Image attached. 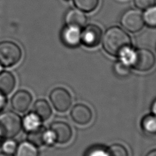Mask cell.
Instances as JSON below:
<instances>
[{
    "instance_id": "cell-3",
    "label": "cell",
    "mask_w": 156,
    "mask_h": 156,
    "mask_svg": "<svg viewBox=\"0 0 156 156\" xmlns=\"http://www.w3.org/2000/svg\"><path fill=\"white\" fill-rule=\"evenodd\" d=\"M20 47L12 41L0 42V66L10 68L16 65L22 57Z\"/></svg>"
},
{
    "instance_id": "cell-9",
    "label": "cell",
    "mask_w": 156,
    "mask_h": 156,
    "mask_svg": "<svg viewBox=\"0 0 156 156\" xmlns=\"http://www.w3.org/2000/svg\"><path fill=\"white\" fill-rule=\"evenodd\" d=\"M81 28L74 26L66 25L60 33V38L63 43L66 46L74 48L81 43Z\"/></svg>"
},
{
    "instance_id": "cell-1",
    "label": "cell",
    "mask_w": 156,
    "mask_h": 156,
    "mask_svg": "<svg viewBox=\"0 0 156 156\" xmlns=\"http://www.w3.org/2000/svg\"><path fill=\"white\" fill-rule=\"evenodd\" d=\"M102 44L105 52L113 56H118L122 49L132 44L129 35L118 26L110 27L105 31Z\"/></svg>"
},
{
    "instance_id": "cell-10",
    "label": "cell",
    "mask_w": 156,
    "mask_h": 156,
    "mask_svg": "<svg viewBox=\"0 0 156 156\" xmlns=\"http://www.w3.org/2000/svg\"><path fill=\"white\" fill-rule=\"evenodd\" d=\"M49 129L55 135V142L58 144H65L69 142L72 137V129L69 124L65 122H54L50 125Z\"/></svg>"
},
{
    "instance_id": "cell-27",
    "label": "cell",
    "mask_w": 156,
    "mask_h": 156,
    "mask_svg": "<svg viewBox=\"0 0 156 156\" xmlns=\"http://www.w3.org/2000/svg\"><path fill=\"white\" fill-rule=\"evenodd\" d=\"M55 143V137L53 132L50 129H46L44 135V145L52 146Z\"/></svg>"
},
{
    "instance_id": "cell-28",
    "label": "cell",
    "mask_w": 156,
    "mask_h": 156,
    "mask_svg": "<svg viewBox=\"0 0 156 156\" xmlns=\"http://www.w3.org/2000/svg\"><path fill=\"white\" fill-rule=\"evenodd\" d=\"M7 104L6 96L0 92V112H2Z\"/></svg>"
},
{
    "instance_id": "cell-8",
    "label": "cell",
    "mask_w": 156,
    "mask_h": 156,
    "mask_svg": "<svg viewBox=\"0 0 156 156\" xmlns=\"http://www.w3.org/2000/svg\"><path fill=\"white\" fill-rule=\"evenodd\" d=\"M32 101V96L26 90H20L16 91L10 99L13 109L19 113H24L27 110Z\"/></svg>"
},
{
    "instance_id": "cell-29",
    "label": "cell",
    "mask_w": 156,
    "mask_h": 156,
    "mask_svg": "<svg viewBox=\"0 0 156 156\" xmlns=\"http://www.w3.org/2000/svg\"><path fill=\"white\" fill-rule=\"evenodd\" d=\"M151 110L152 112V114L156 116V99L153 102L151 107Z\"/></svg>"
},
{
    "instance_id": "cell-4",
    "label": "cell",
    "mask_w": 156,
    "mask_h": 156,
    "mask_svg": "<svg viewBox=\"0 0 156 156\" xmlns=\"http://www.w3.org/2000/svg\"><path fill=\"white\" fill-rule=\"evenodd\" d=\"M120 23L126 30L131 33L140 31L144 24L143 13L136 9L126 10L121 16Z\"/></svg>"
},
{
    "instance_id": "cell-11",
    "label": "cell",
    "mask_w": 156,
    "mask_h": 156,
    "mask_svg": "<svg viewBox=\"0 0 156 156\" xmlns=\"http://www.w3.org/2000/svg\"><path fill=\"white\" fill-rule=\"evenodd\" d=\"M70 115L73 120L80 125L88 124L93 118L91 109L82 104H78L74 105L70 112Z\"/></svg>"
},
{
    "instance_id": "cell-30",
    "label": "cell",
    "mask_w": 156,
    "mask_h": 156,
    "mask_svg": "<svg viewBox=\"0 0 156 156\" xmlns=\"http://www.w3.org/2000/svg\"><path fill=\"white\" fill-rule=\"evenodd\" d=\"M146 156H156V149H154V150L149 151L146 155Z\"/></svg>"
},
{
    "instance_id": "cell-15",
    "label": "cell",
    "mask_w": 156,
    "mask_h": 156,
    "mask_svg": "<svg viewBox=\"0 0 156 156\" xmlns=\"http://www.w3.org/2000/svg\"><path fill=\"white\" fill-rule=\"evenodd\" d=\"M42 121L33 112L26 115L22 119V127L27 133L31 132L41 126Z\"/></svg>"
},
{
    "instance_id": "cell-14",
    "label": "cell",
    "mask_w": 156,
    "mask_h": 156,
    "mask_svg": "<svg viewBox=\"0 0 156 156\" xmlns=\"http://www.w3.org/2000/svg\"><path fill=\"white\" fill-rule=\"evenodd\" d=\"M32 112L35 113L41 119L44 121L48 119L52 115V109L49 103L43 99L37 100L34 104Z\"/></svg>"
},
{
    "instance_id": "cell-23",
    "label": "cell",
    "mask_w": 156,
    "mask_h": 156,
    "mask_svg": "<svg viewBox=\"0 0 156 156\" xmlns=\"http://www.w3.org/2000/svg\"><path fill=\"white\" fill-rule=\"evenodd\" d=\"M113 69L115 73L120 77H125L130 74V66L125 64L121 61L116 62L113 65Z\"/></svg>"
},
{
    "instance_id": "cell-33",
    "label": "cell",
    "mask_w": 156,
    "mask_h": 156,
    "mask_svg": "<svg viewBox=\"0 0 156 156\" xmlns=\"http://www.w3.org/2000/svg\"><path fill=\"white\" fill-rule=\"evenodd\" d=\"M0 137H1V136H0Z\"/></svg>"
},
{
    "instance_id": "cell-31",
    "label": "cell",
    "mask_w": 156,
    "mask_h": 156,
    "mask_svg": "<svg viewBox=\"0 0 156 156\" xmlns=\"http://www.w3.org/2000/svg\"><path fill=\"white\" fill-rule=\"evenodd\" d=\"M0 156H13V155L3 152H0Z\"/></svg>"
},
{
    "instance_id": "cell-12",
    "label": "cell",
    "mask_w": 156,
    "mask_h": 156,
    "mask_svg": "<svg viewBox=\"0 0 156 156\" xmlns=\"http://www.w3.org/2000/svg\"><path fill=\"white\" fill-rule=\"evenodd\" d=\"M64 20L66 25L74 26L82 28L86 25L87 18L82 10L77 8H72L66 12Z\"/></svg>"
},
{
    "instance_id": "cell-21",
    "label": "cell",
    "mask_w": 156,
    "mask_h": 156,
    "mask_svg": "<svg viewBox=\"0 0 156 156\" xmlns=\"http://www.w3.org/2000/svg\"><path fill=\"white\" fill-rule=\"evenodd\" d=\"M118 56L120 58V61L126 65L132 66L135 60V51L131 46H129L122 49Z\"/></svg>"
},
{
    "instance_id": "cell-5",
    "label": "cell",
    "mask_w": 156,
    "mask_h": 156,
    "mask_svg": "<svg viewBox=\"0 0 156 156\" xmlns=\"http://www.w3.org/2000/svg\"><path fill=\"white\" fill-rule=\"evenodd\" d=\"M49 99L55 110L60 113L68 110L72 104L70 93L62 87L54 88L49 94Z\"/></svg>"
},
{
    "instance_id": "cell-20",
    "label": "cell",
    "mask_w": 156,
    "mask_h": 156,
    "mask_svg": "<svg viewBox=\"0 0 156 156\" xmlns=\"http://www.w3.org/2000/svg\"><path fill=\"white\" fill-rule=\"evenodd\" d=\"M143 18L146 25L150 27H156V5L144 10Z\"/></svg>"
},
{
    "instance_id": "cell-2",
    "label": "cell",
    "mask_w": 156,
    "mask_h": 156,
    "mask_svg": "<svg viewBox=\"0 0 156 156\" xmlns=\"http://www.w3.org/2000/svg\"><path fill=\"white\" fill-rule=\"evenodd\" d=\"M22 128V119L20 115L12 111L0 114V136L7 139L16 136Z\"/></svg>"
},
{
    "instance_id": "cell-19",
    "label": "cell",
    "mask_w": 156,
    "mask_h": 156,
    "mask_svg": "<svg viewBox=\"0 0 156 156\" xmlns=\"http://www.w3.org/2000/svg\"><path fill=\"white\" fill-rule=\"evenodd\" d=\"M76 8L84 12H90L96 9L99 0H73Z\"/></svg>"
},
{
    "instance_id": "cell-26",
    "label": "cell",
    "mask_w": 156,
    "mask_h": 156,
    "mask_svg": "<svg viewBox=\"0 0 156 156\" xmlns=\"http://www.w3.org/2000/svg\"><path fill=\"white\" fill-rule=\"evenodd\" d=\"M85 156H108L107 150L98 146L91 147L87 152Z\"/></svg>"
},
{
    "instance_id": "cell-22",
    "label": "cell",
    "mask_w": 156,
    "mask_h": 156,
    "mask_svg": "<svg viewBox=\"0 0 156 156\" xmlns=\"http://www.w3.org/2000/svg\"><path fill=\"white\" fill-rule=\"evenodd\" d=\"M108 156H128L126 148L120 144H113L107 150Z\"/></svg>"
},
{
    "instance_id": "cell-32",
    "label": "cell",
    "mask_w": 156,
    "mask_h": 156,
    "mask_svg": "<svg viewBox=\"0 0 156 156\" xmlns=\"http://www.w3.org/2000/svg\"><path fill=\"white\" fill-rule=\"evenodd\" d=\"M63 1H69V0H63Z\"/></svg>"
},
{
    "instance_id": "cell-16",
    "label": "cell",
    "mask_w": 156,
    "mask_h": 156,
    "mask_svg": "<svg viewBox=\"0 0 156 156\" xmlns=\"http://www.w3.org/2000/svg\"><path fill=\"white\" fill-rule=\"evenodd\" d=\"M15 156H38L37 147L28 141L21 142L17 146Z\"/></svg>"
},
{
    "instance_id": "cell-18",
    "label": "cell",
    "mask_w": 156,
    "mask_h": 156,
    "mask_svg": "<svg viewBox=\"0 0 156 156\" xmlns=\"http://www.w3.org/2000/svg\"><path fill=\"white\" fill-rule=\"evenodd\" d=\"M141 126L146 133L156 134V116L154 114L144 116L141 121Z\"/></svg>"
},
{
    "instance_id": "cell-13",
    "label": "cell",
    "mask_w": 156,
    "mask_h": 156,
    "mask_svg": "<svg viewBox=\"0 0 156 156\" xmlns=\"http://www.w3.org/2000/svg\"><path fill=\"white\" fill-rule=\"evenodd\" d=\"M15 85L16 79L11 72L3 71L0 73V92L8 95L13 91Z\"/></svg>"
},
{
    "instance_id": "cell-17",
    "label": "cell",
    "mask_w": 156,
    "mask_h": 156,
    "mask_svg": "<svg viewBox=\"0 0 156 156\" xmlns=\"http://www.w3.org/2000/svg\"><path fill=\"white\" fill-rule=\"evenodd\" d=\"M46 128L40 126L37 129L28 132L27 135V140L35 145V146L40 147L44 145V135Z\"/></svg>"
},
{
    "instance_id": "cell-25",
    "label": "cell",
    "mask_w": 156,
    "mask_h": 156,
    "mask_svg": "<svg viewBox=\"0 0 156 156\" xmlns=\"http://www.w3.org/2000/svg\"><path fill=\"white\" fill-rule=\"evenodd\" d=\"M133 2L135 7L139 10H146L155 5L156 0H133Z\"/></svg>"
},
{
    "instance_id": "cell-6",
    "label": "cell",
    "mask_w": 156,
    "mask_h": 156,
    "mask_svg": "<svg viewBox=\"0 0 156 156\" xmlns=\"http://www.w3.org/2000/svg\"><path fill=\"white\" fill-rule=\"evenodd\" d=\"M155 63V57L153 52L145 48L135 51V60L132 67L139 71H147L151 69Z\"/></svg>"
},
{
    "instance_id": "cell-7",
    "label": "cell",
    "mask_w": 156,
    "mask_h": 156,
    "mask_svg": "<svg viewBox=\"0 0 156 156\" xmlns=\"http://www.w3.org/2000/svg\"><path fill=\"white\" fill-rule=\"evenodd\" d=\"M102 37V30L94 24L85 25L81 30L80 41L85 46L93 48L98 46Z\"/></svg>"
},
{
    "instance_id": "cell-24",
    "label": "cell",
    "mask_w": 156,
    "mask_h": 156,
    "mask_svg": "<svg viewBox=\"0 0 156 156\" xmlns=\"http://www.w3.org/2000/svg\"><path fill=\"white\" fill-rule=\"evenodd\" d=\"M17 146V143L15 140H12V138H10L4 142L2 146V149L4 152L13 154L15 153Z\"/></svg>"
}]
</instances>
